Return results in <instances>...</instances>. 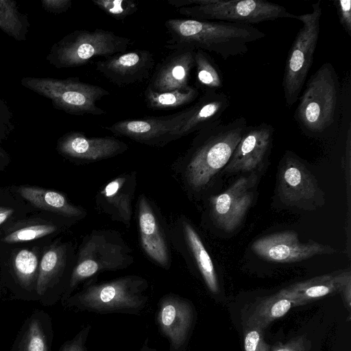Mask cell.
I'll list each match as a JSON object with an SVG mask.
<instances>
[{"mask_svg":"<svg viewBox=\"0 0 351 351\" xmlns=\"http://www.w3.org/2000/svg\"><path fill=\"white\" fill-rule=\"evenodd\" d=\"M247 126L240 117L227 123L217 120L197 132L175 165L188 189L200 191L208 185L229 162Z\"/></svg>","mask_w":351,"mask_h":351,"instance_id":"1","label":"cell"},{"mask_svg":"<svg viewBox=\"0 0 351 351\" xmlns=\"http://www.w3.org/2000/svg\"><path fill=\"white\" fill-rule=\"evenodd\" d=\"M165 26L169 37L166 47L169 49H200L225 60L244 55L250 43L265 36L253 25L221 21L171 19L165 22Z\"/></svg>","mask_w":351,"mask_h":351,"instance_id":"2","label":"cell"},{"mask_svg":"<svg viewBox=\"0 0 351 351\" xmlns=\"http://www.w3.org/2000/svg\"><path fill=\"white\" fill-rule=\"evenodd\" d=\"M146 279L125 276L97 282L89 279L82 289L69 297L67 306L80 311L99 314L140 315L149 300Z\"/></svg>","mask_w":351,"mask_h":351,"instance_id":"3","label":"cell"},{"mask_svg":"<svg viewBox=\"0 0 351 351\" xmlns=\"http://www.w3.org/2000/svg\"><path fill=\"white\" fill-rule=\"evenodd\" d=\"M341 87L332 64H323L300 93L294 117L300 129L313 136L324 133L337 121Z\"/></svg>","mask_w":351,"mask_h":351,"instance_id":"4","label":"cell"},{"mask_svg":"<svg viewBox=\"0 0 351 351\" xmlns=\"http://www.w3.org/2000/svg\"><path fill=\"white\" fill-rule=\"evenodd\" d=\"M189 19L252 25L279 19H295L281 5L263 0H169Z\"/></svg>","mask_w":351,"mask_h":351,"instance_id":"5","label":"cell"},{"mask_svg":"<svg viewBox=\"0 0 351 351\" xmlns=\"http://www.w3.org/2000/svg\"><path fill=\"white\" fill-rule=\"evenodd\" d=\"M134 259L130 249L119 232L97 230L86 236L80 248L71 274L67 295L82 281L99 272L128 267Z\"/></svg>","mask_w":351,"mask_h":351,"instance_id":"6","label":"cell"},{"mask_svg":"<svg viewBox=\"0 0 351 351\" xmlns=\"http://www.w3.org/2000/svg\"><path fill=\"white\" fill-rule=\"evenodd\" d=\"M130 38L101 29L75 30L54 43L46 56L56 69L81 66L97 57H110L125 52Z\"/></svg>","mask_w":351,"mask_h":351,"instance_id":"7","label":"cell"},{"mask_svg":"<svg viewBox=\"0 0 351 351\" xmlns=\"http://www.w3.org/2000/svg\"><path fill=\"white\" fill-rule=\"evenodd\" d=\"M21 84L49 99L53 106L72 115H104L97 102L110 93L104 88L82 82L78 77L66 79L24 77Z\"/></svg>","mask_w":351,"mask_h":351,"instance_id":"8","label":"cell"},{"mask_svg":"<svg viewBox=\"0 0 351 351\" xmlns=\"http://www.w3.org/2000/svg\"><path fill=\"white\" fill-rule=\"evenodd\" d=\"M320 1L312 4V12L295 15L302 23L288 52L285 64L282 88L285 104L291 107L298 100L313 62L320 29Z\"/></svg>","mask_w":351,"mask_h":351,"instance_id":"9","label":"cell"},{"mask_svg":"<svg viewBox=\"0 0 351 351\" xmlns=\"http://www.w3.org/2000/svg\"><path fill=\"white\" fill-rule=\"evenodd\" d=\"M277 190L287 206L312 210L324 204L317 180L293 153L287 152L280 162Z\"/></svg>","mask_w":351,"mask_h":351,"instance_id":"10","label":"cell"},{"mask_svg":"<svg viewBox=\"0 0 351 351\" xmlns=\"http://www.w3.org/2000/svg\"><path fill=\"white\" fill-rule=\"evenodd\" d=\"M192 106L172 114L125 119L103 127L114 134L149 146L163 147L178 139V134Z\"/></svg>","mask_w":351,"mask_h":351,"instance_id":"11","label":"cell"},{"mask_svg":"<svg viewBox=\"0 0 351 351\" xmlns=\"http://www.w3.org/2000/svg\"><path fill=\"white\" fill-rule=\"evenodd\" d=\"M196 319L193 303L175 293L158 301L156 321L162 335L169 343V351H186Z\"/></svg>","mask_w":351,"mask_h":351,"instance_id":"12","label":"cell"},{"mask_svg":"<svg viewBox=\"0 0 351 351\" xmlns=\"http://www.w3.org/2000/svg\"><path fill=\"white\" fill-rule=\"evenodd\" d=\"M252 250L263 259L275 263L298 262L335 252L332 247L314 241L300 242L298 234L290 230L265 235L252 243Z\"/></svg>","mask_w":351,"mask_h":351,"instance_id":"13","label":"cell"},{"mask_svg":"<svg viewBox=\"0 0 351 351\" xmlns=\"http://www.w3.org/2000/svg\"><path fill=\"white\" fill-rule=\"evenodd\" d=\"M256 180L252 173L247 177L241 176L225 191L211 197V217L219 228L232 231L241 224L254 201Z\"/></svg>","mask_w":351,"mask_h":351,"instance_id":"14","label":"cell"},{"mask_svg":"<svg viewBox=\"0 0 351 351\" xmlns=\"http://www.w3.org/2000/svg\"><path fill=\"white\" fill-rule=\"evenodd\" d=\"M274 133V128L266 123L247 126L226 166L225 172L255 173L269 156Z\"/></svg>","mask_w":351,"mask_h":351,"instance_id":"15","label":"cell"},{"mask_svg":"<svg viewBox=\"0 0 351 351\" xmlns=\"http://www.w3.org/2000/svg\"><path fill=\"white\" fill-rule=\"evenodd\" d=\"M154 55L136 49L117 53L96 62V70L112 83L123 86L147 79L154 66Z\"/></svg>","mask_w":351,"mask_h":351,"instance_id":"16","label":"cell"},{"mask_svg":"<svg viewBox=\"0 0 351 351\" xmlns=\"http://www.w3.org/2000/svg\"><path fill=\"white\" fill-rule=\"evenodd\" d=\"M57 149L69 158L95 162L116 156L128 147L124 142L112 137H88L80 132H69L58 141Z\"/></svg>","mask_w":351,"mask_h":351,"instance_id":"17","label":"cell"},{"mask_svg":"<svg viewBox=\"0 0 351 351\" xmlns=\"http://www.w3.org/2000/svg\"><path fill=\"white\" fill-rule=\"evenodd\" d=\"M195 51L193 48L173 50L157 65L147 87L157 93L189 87Z\"/></svg>","mask_w":351,"mask_h":351,"instance_id":"18","label":"cell"},{"mask_svg":"<svg viewBox=\"0 0 351 351\" xmlns=\"http://www.w3.org/2000/svg\"><path fill=\"white\" fill-rule=\"evenodd\" d=\"M350 285V271L344 270L297 282L279 293L290 300L293 306H298L329 294L342 292Z\"/></svg>","mask_w":351,"mask_h":351,"instance_id":"19","label":"cell"},{"mask_svg":"<svg viewBox=\"0 0 351 351\" xmlns=\"http://www.w3.org/2000/svg\"><path fill=\"white\" fill-rule=\"evenodd\" d=\"M138 219L143 250L152 261L168 269L170 260L167 240L154 210L144 195L138 199Z\"/></svg>","mask_w":351,"mask_h":351,"instance_id":"20","label":"cell"},{"mask_svg":"<svg viewBox=\"0 0 351 351\" xmlns=\"http://www.w3.org/2000/svg\"><path fill=\"white\" fill-rule=\"evenodd\" d=\"M135 186L134 173L119 176L108 182L97 195V205L114 220L129 226Z\"/></svg>","mask_w":351,"mask_h":351,"instance_id":"21","label":"cell"},{"mask_svg":"<svg viewBox=\"0 0 351 351\" xmlns=\"http://www.w3.org/2000/svg\"><path fill=\"white\" fill-rule=\"evenodd\" d=\"M230 105L228 97L218 90L206 91L192 106L190 115L180 129L178 138L197 132L213 122L221 119Z\"/></svg>","mask_w":351,"mask_h":351,"instance_id":"22","label":"cell"},{"mask_svg":"<svg viewBox=\"0 0 351 351\" xmlns=\"http://www.w3.org/2000/svg\"><path fill=\"white\" fill-rule=\"evenodd\" d=\"M19 194L35 206L69 217L84 215V210L70 204L61 193L35 186H22Z\"/></svg>","mask_w":351,"mask_h":351,"instance_id":"23","label":"cell"},{"mask_svg":"<svg viewBox=\"0 0 351 351\" xmlns=\"http://www.w3.org/2000/svg\"><path fill=\"white\" fill-rule=\"evenodd\" d=\"M182 229L186 245L207 288L211 293H217L219 284L214 264L201 238L188 222H182Z\"/></svg>","mask_w":351,"mask_h":351,"instance_id":"24","label":"cell"},{"mask_svg":"<svg viewBox=\"0 0 351 351\" xmlns=\"http://www.w3.org/2000/svg\"><path fill=\"white\" fill-rule=\"evenodd\" d=\"M292 306L290 300L278 292L257 304L247 317L245 325L264 330L274 320L284 316Z\"/></svg>","mask_w":351,"mask_h":351,"instance_id":"25","label":"cell"},{"mask_svg":"<svg viewBox=\"0 0 351 351\" xmlns=\"http://www.w3.org/2000/svg\"><path fill=\"white\" fill-rule=\"evenodd\" d=\"M30 24L14 0H0V29L16 41L27 40Z\"/></svg>","mask_w":351,"mask_h":351,"instance_id":"26","label":"cell"},{"mask_svg":"<svg viewBox=\"0 0 351 351\" xmlns=\"http://www.w3.org/2000/svg\"><path fill=\"white\" fill-rule=\"evenodd\" d=\"M65 248L54 246L43 256L36 280V291L43 295L62 274L65 263Z\"/></svg>","mask_w":351,"mask_h":351,"instance_id":"27","label":"cell"},{"mask_svg":"<svg viewBox=\"0 0 351 351\" xmlns=\"http://www.w3.org/2000/svg\"><path fill=\"white\" fill-rule=\"evenodd\" d=\"M198 95V89L192 86L164 93L154 92L147 87L145 91V101L149 108L169 110L187 105L195 101Z\"/></svg>","mask_w":351,"mask_h":351,"instance_id":"28","label":"cell"},{"mask_svg":"<svg viewBox=\"0 0 351 351\" xmlns=\"http://www.w3.org/2000/svg\"><path fill=\"white\" fill-rule=\"evenodd\" d=\"M196 81L198 88L206 91L218 90L223 86V78L218 65L208 53L197 49L195 54Z\"/></svg>","mask_w":351,"mask_h":351,"instance_id":"29","label":"cell"},{"mask_svg":"<svg viewBox=\"0 0 351 351\" xmlns=\"http://www.w3.org/2000/svg\"><path fill=\"white\" fill-rule=\"evenodd\" d=\"M38 264L37 256L32 251L22 250L16 254L14 269L18 280L23 286H30L35 280Z\"/></svg>","mask_w":351,"mask_h":351,"instance_id":"30","label":"cell"},{"mask_svg":"<svg viewBox=\"0 0 351 351\" xmlns=\"http://www.w3.org/2000/svg\"><path fill=\"white\" fill-rule=\"evenodd\" d=\"M92 2L118 21H123L134 14L138 9L136 3L131 0H92Z\"/></svg>","mask_w":351,"mask_h":351,"instance_id":"31","label":"cell"},{"mask_svg":"<svg viewBox=\"0 0 351 351\" xmlns=\"http://www.w3.org/2000/svg\"><path fill=\"white\" fill-rule=\"evenodd\" d=\"M56 229L57 228L53 225H33L11 232L4 237L3 240L6 243H17L35 240L53 233Z\"/></svg>","mask_w":351,"mask_h":351,"instance_id":"32","label":"cell"},{"mask_svg":"<svg viewBox=\"0 0 351 351\" xmlns=\"http://www.w3.org/2000/svg\"><path fill=\"white\" fill-rule=\"evenodd\" d=\"M23 351H48V346L43 328L37 320L32 321L26 332Z\"/></svg>","mask_w":351,"mask_h":351,"instance_id":"33","label":"cell"},{"mask_svg":"<svg viewBox=\"0 0 351 351\" xmlns=\"http://www.w3.org/2000/svg\"><path fill=\"white\" fill-rule=\"evenodd\" d=\"M263 329L254 326H246L244 330V351H270L265 342Z\"/></svg>","mask_w":351,"mask_h":351,"instance_id":"34","label":"cell"},{"mask_svg":"<svg viewBox=\"0 0 351 351\" xmlns=\"http://www.w3.org/2000/svg\"><path fill=\"white\" fill-rule=\"evenodd\" d=\"M14 128L12 111L0 94V141L7 139Z\"/></svg>","mask_w":351,"mask_h":351,"instance_id":"35","label":"cell"},{"mask_svg":"<svg viewBox=\"0 0 351 351\" xmlns=\"http://www.w3.org/2000/svg\"><path fill=\"white\" fill-rule=\"evenodd\" d=\"M91 328L90 324L84 326L71 340L63 345L60 351H88L86 342Z\"/></svg>","mask_w":351,"mask_h":351,"instance_id":"36","label":"cell"},{"mask_svg":"<svg viewBox=\"0 0 351 351\" xmlns=\"http://www.w3.org/2000/svg\"><path fill=\"white\" fill-rule=\"evenodd\" d=\"M339 23L345 32L351 36V1L335 0L333 1Z\"/></svg>","mask_w":351,"mask_h":351,"instance_id":"37","label":"cell"},{"mask_svg":"<svg viewBox=\"0 0 351 351\" xmlns=\"http://www.w3.org/2000/svg\"><path fill=\"white\" fill-rule=\"evenodd\" d=\"M310 341L304 336H298L285 343H278L270 351H310Z\"/></svg>","mask_w":351,"mask_h":351,"instance_id":"38","label":"cell"},{"mask_svg":"<svg viewBox=\"0 0 351 351\" xmlns=\"http://www.w3.org/2000/svg\"><path fill=\"white\" fill-rule=\"evenodd\" d=\"M43 8L47 12L61 14L69 10L72 5L71 0H42Z\"/></svg>","mask_w":351,"mask_h":351,"instance_id":"39","label":"cell"},{"mask_svg":"<svg viewBox=\"0 0 351 351\" xmlns=\"http://www.w3.org/2000/svg\"><path fill=\"white\" fill-rule=\"evenodd\" d=\"M14 213V210L8 208H0V225L5 222Z\"/></svg>","mask_w":351,"mask_h":351,"instance_id":"40","label":"cell"},{"mask_svg":"<svg viewBox=\"0 0 351 351\" xmlns=\"http://www.w3.org/2000/svg\"><path fill=\"white\" fill-rule=\"evenodd\" d=\"M138 351H159V350H156V348L149 346L148 341L146 340Z\"/></svg>","mask_w":351,"mask_h":351,"instance_id":"41","label":"cell"},{"mask_svg":"<svg viewBox=\"0 0 351 351\" xmlns=\"http://www.w3.org/2000/svg\"><path fill=\"white\" fill-rule=\"evenodd\" d=\"M8 155L6 152L0 146V164H2L5 161H6Z\"/></svg>","mask_w":351,"mask_h":351,"instance_id":"42","label":"cell"}]
</instances>
